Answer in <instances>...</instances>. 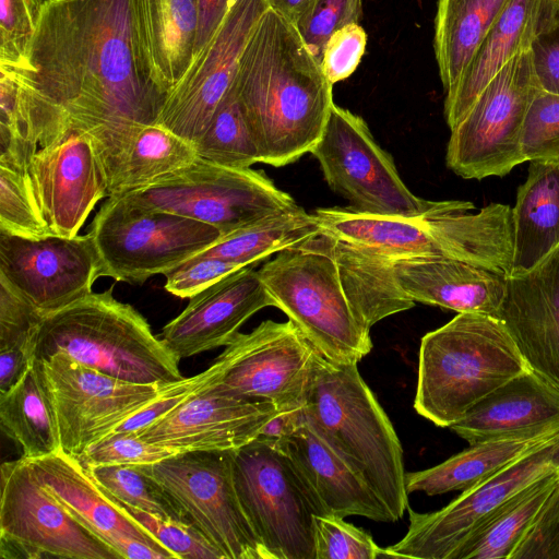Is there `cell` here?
<instances>
[{"label":"cell","mask_w":559,"mask_h":559,"mask_svg":"<svg viewBox=\"0 0 559 559\" xmlns=\"http://www.w3.org/2000/svg\"><path fill=\"white\" fill-rule=\"evenodd\" d=\"M5 72L16 84L10 126L32 155L72 128L156 123L167 96L151 79L134 0H45L27 69Z\"/></svg>","instance_id":"1"},{"label":"cell","mask_w":559,"mask_h":559,"mask_svg":"<svg viewBox=\"0 0 559 559\" xmlns=\"http://www.w3.org/2000/svg\"><path fill=\"white\" fill-rule=\"evenodd\" d=\"M234 85L260 163L288 165L321 139L333 85L295 24L271 8L246 45Z\"/></svg>","instance_id":"2"},{"label":"cell","mask_w":559,"mask_h":559,"mask_svg":"<svg viewBox=\"0 0 559 559\" xmlns=\"http://www.w3.org/2000/svg\"><path fill=\"white\" fill-rule=\"evenodd\" d=\"M531 369L500 319L457 313L421 338L414 408L435 425L449 428Z\"/></svg>","instance_id":"3"},{"label":"cell","mask_w":559,"mask_h":559,"mask_svg":"<svg viewBox=\"0 0 559 559\" xmlns=\"http://www.w3.org/2000/svg\"><path fill=\"white\" fill-rule=\"evenodd\" d=\"M59 352L128 382L168 383L183 378L179 359L138 310L114 297L112 287L92 292L41 319L29 343L32 359Z\"/></svg>","instance_id":"4"},{"label":"cell","mask_w":559,"mask_h":559,"mask_svg":"<svg viewBox=\"0 0 559 559\" xmlns=\"http://www.w3.org/2000/svg\"><path fill=\"white\" fill-rule=\"evenodd\" d=\"M304 412L312 427L364 475L393 521L400 520L408 508L403 449L357 364L333 362L319 353Z\"/></svg>","instance_id":"5"},{"label":"cell","mask_w":559,"mask_h":559,"mask_svg":"<svg viewBox=\"0 0 559 559\" xmlns=\"http://www.w3.org/2000/svg\"><path fill=\"white\" fill-rule=\"evenodd\" d=\"M259 275L275 302L313 347L337 364H358L372 349L342 287L333 238L320 234L280 251Z\"/></svg>","instance_id":"6"},{"label":"cell","mask_w":559,"mask_h":559,"mask_svg":"<svg viewBox=\"0 0 559 559\" xmlns=\"http://www.w3.org/2000/svg\"><path fill=\"white\" fill-rule=\"evenodd\" d=\"M330 188L360 213L425 218L469 212L468 201H428L409 191L392 156L374 140L366 121L333 104L319 142L310 152Z\"/></svg>","instance_id":"7"},{"label":"cell","mask_w":559,"mask_h":559,"mask_svg":"<svg viewBox=\"0 0 559 559\" xmlns=\"http://www.w3.org/2000/svg\"><path fill=\"white\" fill-rule=\"evenodd\" d=\"M241 507L272 559H316L314 516L328 514L280 441L259 436L233 451Z\"/></svg>","instance_id":"8"},{"label":"cell","mask_w":559,"mask_h":559,"mask_svg":"<svg viewBox=\"0 0 559 559\" xmlns=\"http://www.w3.org/2000/svg\"><path fill=\"white\" fill-rule=\"evenodd\" d=\"M87 234L98 255L100 276L139 284L165 275L223 237L214 226L148 210L121 195L107 198Z\"/></svg>","instance_id":"9"},{"label":"cell","mask_w":559,"mask_h":559,"mask_svg":"<svg viewBox=\"0 0 559 559\" xmlns=\"http://www.w3.org/2000/svg\"><path fill=\"white\" fill-rule=\"evenodd\" d=\"M121 197L148 210L175 213L214 226L223 236L297 205L263 171L229 167L200 156Z\"/></svg>","instance_id":"10"},{"label":"cell","mask_w":559,"mask_h":559,"mask_svg":"<svg viewBox=\"0 0 559 559\" xmlns=\"http://www.w3.org/2000/svg\"><path fill=\"white\" fill-rule=\"evenodd\" d=\"M542 91L531 50L511 59L451 129L445 163L464 179L504 177L525 162L521 134L530 105Z\"/></svg>","instance_id":"11"},{"label":"cell","mask_w":559,"mask_h":559,"mask_svg":"<svg viewBox=\"0 0 559 559\" xmlns=\"http://www.w3.org/2000/svg\"><path fill=\"white\" fill-rule=\"evenodd\" d=\"M233 451H188L140 467L225 559H272L239 501Z\"/></svg>","instance_id":"12"},{"label":"cell","mask_w":559,"mask_h":559,"mask_svg":"<svg viewBox=\"0 0 559 559\" xmlns=\"http://www.w3.org/2000/svg\"><path fill=\"white\" fill-rule=\"evenodd\" d=\"M0 483L2 558L121 559L46 490L23 456L2 463Z\"/></svg>","instance_id":"13"},{"label":"cell","mask_w":559,"mask_h":559,"mask_svg":"<svg viewBox=\"0 0 559 559\" xmlns=\"http://www.w3.org/2000/svg\"><path fill=\"white\" fill-rule=\"evenodd\" d=\"M34 360L52 404L61 448L75 457L156 399L166 384L123 381L60 352Z\"/></svg>","instance_id":"14"},{"label":"cell","mask_w":559,"mask_h":559,"mask_svg":"<svg viewBox=\"0 0 559 559\" xmlns=\"http://www.w3.org/2000/svg\"><path fill=\"white\" fill-rule=\"evenodd\" d=\"M319 352L288 320H265L250 333H238L218 356L223 372L215 393L265 401L277 411L305 405Z\"/></svg>","instance_id":"15"},{"label":"cell","mask_w":559,"mask_h":559,"mask_svg":"<svg viewBox=\"0 0 559 559\" xmlns=\"http://www.w3.org/2000/svg\"><path fill=\"white\" fill-rule=\"evenodd\" d=\"M559 469V441L462 491L444 508L419 513L408 506L404 537L384 548L390 558L453 559L464 542L506 501Z\"/></svg>","instance_id":"16"},{"label":"cell","mask_w":559,"mask_h":559,"mask_svg":"<svg viewBox=\"0 0 559 559\" xmlns=\"http://www.w3.org/2000/svg\"><path fill=\"white\" fill-rule=\"evenodd\" d=\"M269 8L266 0H239L228 10L214 36L166 96L157 124L192 144L200 139L233 86L246 45Z\"/></svg>","instance_id":"17"},{"label":"cell","mask_w":559,"mask_h":559,"mask_svg":"<svg viewBox=\"0 0 559 559\" xmlns=\"http://www.w3.org/2000/svg\"><path fill=\"white\" fill-rule=\"evenodd\" d=\"M99 270L88 234L29 239L0 233V280L44 317L91 294Z\"/></svg>","instance_id":"18"},{"label":"cell","mask_w":559,"mask_h":559,"mask_svg":"<svg viewBox=\"0 0 559 559\" xmlns=\"http://www.w3.org/2000/svg\"><path fill=\"white\" fill-rule=\"evenodd\" d=\"M40 213L55 236L74 237L96 203L108 197L102 166L87 132L69 129L40 147L26 167Z\"/></svg>","instance_id":"19"},{"label":"cell","mask_w":559,"mask_h":559,"mask_svg":"<svg viewBox=\"0 0 559 559\" xmlns=\"http://www.w3.org/2000/svg\"><path fill=\"white\" fill-rule=\"evenodd\" d=\"M209 389L138 433L176 453L237 450L258 438L278 412L270 402L235 397Z\"/></svg>","instance_id":"20"},{"label":"cell","mask_w":559,"mask_h":559,"mask_svg":"<svg viewBox=\"0 0 559 559\" xmlns=\"http://www.w3.org/2000/svg\"><path fill=\"white\" fill-rule=\"evenodd\" d=\"M189 299L160 333L179 360L229 345L250 317L265 307H275L252 265L228 274Z\"/></svg>","instance_id":"21"},{"label":"cell","mask_w":559,"mask_h":559,"mask_svg":"<svg viewBox=\"0 0 559 559\" xmlns=\"http://www.w3.org/2000/svg\"><path fill=\"white\" fill-rule=\"evenodd\" d=\"M87 132L102 166L108 197L141 189L191 163L194 145L157 124H97Z\"/></svg>","instance_id":"22"},{"label":"cell","mask_w":559,"mask_h":559,"mask_svg":"<svg viewBox=\"0 0 559 559\" xmlns=\"http://www.w3.org/2000/svg\"><path fill=\"white\" fill-rule=\"evenodd\" d=\"M498 319L528 366L559 388V247L530 272L507 276Z\"/></svg>","instance_id":"23"},{"label":"cell","mask_w":559,"mask_h":559,"mask_svg":"<svg viewBox=\"0 0 559 559\" xmlns=\"http://www.w3.org/2000/svg\"><path fill=\"white\" fill-rule=\"evenodd\" d=\"M559 22V0H507L459 82L445 93L450 130L467 114L491 79L511 59Z\"/></svg>","instance_id":"24"},{"label":"cell","mask_w":559,"mask_h":559,"mask_svg":"<svg viewBox=\"0 0 559 559\" xmlns=\"http://www.w3.org/2000/svg\"><path fill=\"white\" fill-rule=\"evenodd\" d=\"M277 441L328 514L394 522L364 475L312 427L306 416L290 436Z\"/></svg>","instance_id":"25"},{"label":"cell","mask_w":559,"mask_h":559,"mask_svg":"<svg viewBox=\"0 0 559 559\" xmlns=\"http://www.w3.org/2000/svg\"><path fill=\"white\" fill-rule=\"evenodd\" d=\"M393 270L415 302L498 318L507 289L504 274L444 257L395 260Z\"/></svg>","instance_id":"26"},{"label":"cell","mask_w":559,"mask_h":559,"mask_svg":"<svg viewBox=\"0 0 559 559\" xmlns=\"http://www.w3.org/2000/svg\"><path fill=\"white\" fill-rule=\"evenodd\" d=\"M25 460L46 490L117 554L126 537H136L166 548L92 478L75 456L60 450Z\"/></svg>","instance_id":"27"},{"label":"cell","mask_w":559,"mask_h":559,"mask_svg":"<svg viewBox=\"0 0 559 559\" xmlns=\"http://www.w3.org/2000/svg\"><path fill=\"white\" fill-rule=\"evenodd\" d=\"M558 441L559 420L469 444V448L436 466L407 472V493L421 491L436 496L467 490Z\"/></svg>","instance_id":"28"},{"label":"cell","mask_w":559,"mask_h":559,"mask_svg":"<svg viewBox=\"0 0 559 559\" xmlns=\"http://www.w3.org/2000/svg\"><path fill=\"white\" fill-rule=\"evenodd\" d=\"M559 420V388L531 369L498 388L449 427L468 444Z\"/></svg>","instance_id":"29"},{"label":"cell","mask_w":559,"mask_h":559,"mask_svg":"<svg viewBox=\"0 0 559 559\" xmlns=\"http://www.w3.org/2000/svg\"><path fill=\"white\" fill-rule=\"evenodd\" d=\"M134 17L151 79L168 95L193 61L198 0H134Z\"/></svg>","instance_id":"30"},{"label":"cell","mask_w":559,"mask_h":559,"mask_svg":"<svg viewBox=\"0 0 559 559\" xmlns=\"http://www.w3.org/2000/svg\"><path fill=\"white\" fill-rule=\"evenodd\" d=\"M527 170L512 207L511 276L530 272L559 247V158L531 160Z\"/></svg>","instance_id":"31"},{"label":"cell","mask_w":559,"mask_h":559,"mask_svg":"<svg viewBox=\"0 0 559 559\" xmlns=\"http://www.w3.org/2000/svg\"><path fill=\"white\" fill-rule=\"evenodd\" d=\"M321 234L372 250L393 261L448 258L424 218L360 213L348 207H321L313 212Z\"/></svg>","instance_id":"32"},{"label":"cell","mask_w":559,"mask_h":559,"mask_svg":"<svg viewBox=\"0 0 559 559\" xmlns=\"http://www.w3.org/2000/svg\"><path fill=\"white\" fill-rule=\"evenodd\" d=\"M333 255L345 296L366 330L415 306L395 278L393 260L336 239Z\"/></svg>","instance_id":"33"},{"label":"cell","mask_w":559,"mask_h":559,"mask_svg":"<svg viewBox=\"0 0 559 559\" xmlns=\"http://www.w3.org/2000/svg\"><path fill=\"white\" fill-rule=\"evenodd\" d=\"M559 486V469L499 507L457 549L453 559H514Z\"/></svg>","instance_id":"34"},{"label":"cell","mask_w":559,"mask_h":559,"mask_svg":"<svg viewBox=\"0 0 559 559\" xmlns=\"http://www.w3.org/2000/svg\"><path fill=\"white\" fill-rule=\"evenodd\" d=\"M507 0H438L433 49L444 92L461 79Z\"/></svg>","instance_id":"35"},{"label":"cell","mask_w":559,"mask_h":559,"mask_svg":"<svg viewBox=\"0 0 559 559\" xmlns=\"http://www.w3.org/2000/svg\"><path fill=\"white\" fill-rule=\"evenodd\" d=\"M0 424L25 459L62 450L52 404L34 359L15 384L0 393Z\"/></svg>","instance_id":"36"},{"label":"cell","mask_w":559,"mask_h":559,"mask_svg":"<svg viewBox=\"0 0 559 559\" xmlns=\"http://www.w3.org/2000/svg\"><path fill=\"white\" fill-rule=\"evenodd\" d=\"M320 234L313 213L296 205L227 234L198 254L216 257L245 267Z\"/></svg>","instance_id":"37"},{"label":"cell","mask_w":559,"mask_h":559,"mask_svg":"<svg viewBox=\"0 0 559 559\" xmlns=\"http://www.w3.org/2000/svg\"><path fill=\"white\" fill-rule=\"evenodd\" d=\"M193 145L198 156L221 165L248 168L260 163L259 151L234 84Z\"/></svg>","instance_id":"38"},{"label":"cell","mask_w":559,"mask_h":559,"mask_svg":"<svg viewBox=\"0 0 559 559\" xmlns=\"http://www.w3.org/2000/svg\"><path fill=\"white\" fill-rule=\"evenodd\" d=\"M86 471L118 501L162 519L186 522L163 487L140 465H97L86 467Z\"/></svg>","instance_id":"39"},{"label":"cell","mask_w":559,"mask_h":559,"mask_svg":"<svg viewBox=\"0 0 559 559\" xmlns=\"http://www.w3.org/2000/svg\"><path fill=\"white\" fill-rule=\"evenodd\" d=\"M0 233L29 239L55 236L45 222L26 173L0 165Z\"/></svg>","instance_id":"40"},{"label":"cell","mask_w":559,"mask_h":559,"mask_svg":"<svg viewBox=\"0 0 559 559\" xmlns=\"http://www.w3.org/2000/svg\"><path fill=\"white\" fill-rule=\"evenodd\" d=\"M45 0H0V69L20 73L28 67V51Z\"/></svg>","instance_id":"41"},{"label":"cell","mask_w":559,"mask_h":559,"mask_svg":"<svg viewBox=\"0 0 559 559\" xmlns=\"http://www.w3.org/2000/svg\"><path fill=\"white\" fill-rule=\"evenodd\" d=\"M316 559H377L384 548L365 530L335 514L314 516Z\"/></svg>","instance_id":"42"},{"label":"cell","mask_w":559,"mask_h":559,"mask_svg":"<svg viewBox=\"0 0 559 559\" xmlns=\"http://www.w3.org/2000/svg\"><path fill=\"white\" fill-rule=\"evenodd\" d=\"M111 498L177 559H225L222 551L193 525L162 519Z\"/></svg>","instance_id":"43"},{"label":"cell","mask_w":559,"mask_h":559,"mask_svg":"<svg viewBox=\"0 0 559 559\" xmlns=\"http://www.w3.org/2000/svg\"><path fill=\"white\" fill-rule=\"evenodd\" d=\"M177 454L175 451L151 443L133 431H116L102 438L76 459L86 468L97 465L153 464Z\"/></svg>","instance_id":"44"},{"label":"cell","mask_w":559,"mask_h":559,"mask_svg":"<svg viewBox=\"0 0 559 559\" xmlns=\"http://www.w3.org/2000/svg\"><path fill=\"white\" fill-rule=\"evenodd\" d=\"M521 150L525 162L559 158V95L536 94L524 120Z\"/></svg>","instance_id":"45"},{"label":"cell","mask_w":559,"mask_h":559,"mask_svg":"<svg viewBox=\"0 0 559 559\" xmlns=\"http://www.w3.org/2000/svg\"><path fill=\"white\" fill-rule=\"evenodd\" d=\"M362 14L361 0H313L295 23L302 40L321 61L323 47L337 29L359 23Z\"/></svg>","instance_id":"46"},{"label":"cell","mask_w":559,"mask_h":559,"mask_svg":"<svg viewBox=\"0 0 559 559\" xmlns=\"http://www.w3.org/2000/svg\"><path fill=\"white\" fill-rule=\"evenodd\" d=\"M222 372L223 364L217 357L216 360L201 373L166 383L156 399L121 423L111 432H140L199 392L212 388L218 381Z\"/></svg>","instance_id":"47"},{"label":"cell","mask_w":559,"mask_h":559,"mask_svg":"<svg viewBox=\"0 0 559 559\" xmlns=\"http://www.w3.org/2000/svg\"><path fill=\"white\" fill-rule=\"evenodd\" d=\"M43 318L36 308L0 280V349L20 348L29 354L32 335Z\"/></svg>","instance_id":"48"},{"label":"cell","mask_w":559,"mask_h":559,"mask_svg":"<svg viewBox=\"0 0 559 559\" xmlns=\"http://www.w3.org/2000/svg\"><path fill=\"white\" fill-rule=\"evenodd\" d=\"M366 44L367 34L359 23L348 24L330 36L323 47L320 64L332 85L355 72L365 53Z\"/></svg>","instance_id":"49"},{"label":"cell","mask_w":559,"mask_h":559,"mask_svg":"<svg viewBox=\"0 0 559 559\" xmlns=\"http://www.w3.org/2000/svg\"><path fill=\"white\" fill-rule=\"evenodd\" d=\"M241 266L223 259L195 254L165 274V289L180 298H191Z\"/></svg>","instance_id":"50"},{"label":"cell","mask_w":559,"mask_h":559,"mask_svg":"<svg viewBox=\"0 0 559 559\" xmlns=\"http://www.w3.org/2000/svg\"><path fill=\"white\" fill-rule=\"evenodd\" d=\"M531 53L540 90L559 95V22L535 39Z\"/></svg>","instance_id":"51"},{"label":"cell","mask_w":559,"mask_h":559,"mask_svg":"<svg viewBox=\"0 0 559 559\" xmlns=\"http://www.w3.org/2000/svg\"><path fill=\"white\" fill-rule=\"evenodd\" d=\"M228 0H198L199 27L194 45L193 59L201 52L222 24Z\"/></svg>","instance_id":"52"},{"label":"cell","mask_w":559,"mask_h":559,"mask_svg":"<svg viewBox=\"0 0 559 559\" xmlns=\"http://www.w3.org/2000/svg\"><path fill=\"white\" fill-rule=\"evenodd\" d=\"M31 359V355L25 349H0V393L15 384Z\"/></svg>","instance_id":"53"},{"label":"cell","mask_w":559,"mask_h":559,"mask_svg":"<svg viewBox=\"0 0 559 559\" xmlns=\"http://www.w3.org/2000/svg\"><path fill=\"white\" fill-rule=\"evenodd\" d=\"M304 406L278 411L262 428L259 436L283 440L290 436L304 421Z\"/></svg>","instance_id":"54"},{"label":"cell","mask_w":559,"mask_h":559,"mask_svg":"<svg viewBox=\"0 0 559 559\" xmlns=\"http://www.w3.org/2000/svg\"><path fill=\"white\" fill-rule=\"evenodd\" d=\"M269 7L286 17L293 24L307 10L313 0H266Z\"/></svg>","instance_id":"55"},{"label":"cell","mask_w":559,"mask_h":559,"mask_svg":"<svg viewBox=\"0 0 559 559\" xmlns=\"http://www.w3.org/2000/svg\"><path fill=\"white\" fill-rule=\"evenodd\" d=\"M239 0H228L227 8L228 10L231 9Z\"/></svg>","instance_id":"56"}]
</instances>
